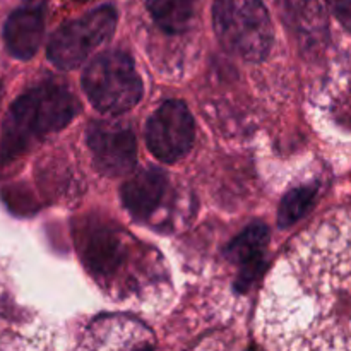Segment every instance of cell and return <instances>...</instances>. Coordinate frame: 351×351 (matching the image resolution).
Here are the masks:
<instances>
[{
    "mask_svg": "<svg viewBox=\"0 0 351 351\" xmlns=\"http://www.w3.org/2000/svg\"><path fill=\"white\" fill-rule=\"evenodd\" d=\"M257 335L267 348L351 350V209L302 233L278 261Z\"/></svg>",
    "mask_w": 351,
    "mask_h": 351,
    "instance_id": "1",
    "label": "cell"
},
{
    "mask_svg": "<svg viewBox=\"0 0 351 351\" xmlns=\"http://www.w3.org/2000/svg\"><path fill=\"white\" fill-rule=\"evenodd\" d=\"M77 112V101L65 86L45 82L14 101L3 122L0 160L26 153L36 141L64 129Z\"/></svg>",
    "mask_w": 351,
    "mask_h": 351,
    "instance_id": "2",
    "label": "cell"
},
{
    "mask_svg": "<svg viewBox=\"0 0 351 351\" xmlns=\"http://www.w3.org/2000/svg\"><path fill=\"white\" fill-rule=\"evenodd\" d=\"M215 29L221 43L247 60H261L273 41V26L263 0H215Z\"/></svg>",
    "mask_w": 351,
    "mask_h": 351,
    "instance_id": "3",
    "label": "cell"
},
{
    "mask_svg": "<svg viewBox=\"0 0 351 351\" xmlns=\"http://www.w3.org/2000/svg\"><path fill=\"white\" fill-rule=\"evenodd\" d=\"M82 88L93 106L110 115L127 112L143 96V81L132 60L122 51L98 55L86 67Z\"/></svg>",
    "mask_w": 351,
    "mask_h": 351,
    "instance_id": "4",
    "label": "cell"
},
{
    "mask_svg": "<svg viewBox=\"0 0 351 351\" xmlns=\"http://www.w3.org/2000/svg\"><path fill=\"white\" fill-rule=\"evenodd\" d=\"M117 26L113 7L103 5L81 19L64 24L48 41L47 55L58 69H75L89 57L95 48L105 43Z\"/></svg>",
    "mask_w": 351,
    "mask_h": 351,
    "instance_id": "5",
    "label": "cell"
},
{
    "mask_svg": "<svg viewBox=\"0 0 351 351\" xmlns=\"http://www.w3.org/2000/svg\"><path fill=\"white\" fill-rule=\"evenodd\" d=\"M194 130V119L187 106L182 101H167L147 120V147L156 158L173 163L189 153Z\"/></svg>",
    "mask_w": 351,
    "mask_h": 351,
    "instance_id": "6",
    "label": "cell"
},
{
    "mask_svg": "<svg viewBox=\"0 0 351 351\" xmlns=\"http://www.w3.org/2000/svg\"><path fill=\"white\" fill-rule=\"evenodd\" d=\"M88 144L101 173L117 177L130 173L136 167L137 144L129 127L110 122L91 123Z\"/></svg>",
    "mask_w": 351,
    "mask_h": 351,
    "instance_id": "7",
    "label": "cell"
},
{
    "mask_svg": "<svg viewBox=\"0 0 351 351\" xmlns=\"http://www.w3.org/2000/svg\"><path fill=\"white\" fill-rule=\"evenodd\" d=\"M45 29V0H26L5 21L3 41L12 57L29 60L38 51Z\"/></svg>",
    "mask_w": 351,
    "mask_h": 351,
    "instance_id": "8",
    "label": "cell"
},
{
    "mask_svg": "<svg viewBox=\"0 0 351 351\" xmlns=\"http://www.w3.org/2000/svg\"><path fill=\"white\" fill-rule=\"evenodd\" d=\"M167 191V177L158 168H147L134 175L122 187V201L136 218H147L161 204Z\"/></svg>",
    "mask_w": 351,
    "mask_h": 351,
    "instance_id": "9",
    "label": "cell"
},
{
    "mask_svg": "<svg viewBox=\"0 0 351 351\" xmlns=\"http://www.w3.org/2000/svg\"><path fill=\"white\" fill-rule=\"evenodd\" d=\"M266 243L267 230L263 225L252 226L239 240H235L232 245V256L233 261L242 267V281H250L256 276Z\"/></svg>",
    "mask_w": 351,
    "mask_h": 351,
    "instance_id": "10",
    "label": "cell"
},
{
    "mask_svg": "<svg viewBox=\"0 0 351 351\" xmlns=\"http://www.w3.org/2000/svg\"><path fill=\"white\" fill-rule=\"evenodd\" d=\"M147 9L158 26L167 33L177 34L191 26L194 3L192 0H147Z\"/></svg>",
    "mask_w": 351,
    "mask_h": 351,
    "instance_id": "11",
    "label": "cell"
},
{
    "mask_svg": "<svg viewBox=\"0 0 351 351\" xmlns=\"http://www.w3.org/2000/svg\"><path fill=\"white\" fill-rule=\"evenodd\" d=\"M312 201H314V191L312 189H295V191H291L281 202L280 216H278L280 226L293 225L297 219H300L311 209Z\"/></svg>",
    "mask_w": 351,
    "mask_h": 351,
    "instance_id": "12",
    "label": "cell"
},
{
    "mask_svg": "<svg viewBox=\"0 0 351 351\" xmlns=\"http://www.w3.org/2000/svg\"><path fill=\"white\" fill-rule=\"evenodd\" d=\"M328 2L343 26L351 31V0H328Z\"/></svg>",
    "mask_w": 351,
    "mask_h": 351,
    "instance_id": "13",
    "label": "cell"
},
{
    "mask_svg": "<svg viewBox=\"0 0 351 351\" xmlns=\"http://www.w3.org/2000/svg\"><path fill=\"white\" fill-rule=\"evenodd\" d=\"M0 95H2V82H0Z\"/></svg>",
    "mask_w": 351,
    "mask_h": 351,
    "instance_id": "14",
    "label": "cell"
},
{
    "mask_svg": "<svg viewBox=\"0 0 351 351\" xmlns=\"http://www.w3.org/2000/svg\"><path fill=\"white\" fill-rule=\"evenodd\" d=\"M81 2H86V0H81Z\"/></svg>",
    "mask_w": 351,
    "mask_h": 351,
    "instance_id": "15",
    "label": "cell"
}]
</instances>
